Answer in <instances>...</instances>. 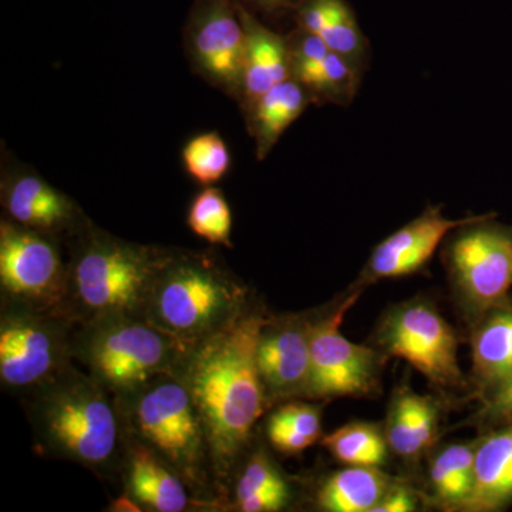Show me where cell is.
<instances>
[{
  "label": "cell",
  "instance_id": "6da1fadb",
  "mask_svg": "<svg viewBox=\"0 0 512 512\" xmlns=\"http://www.w3.org/2000/svg\"><path fill=\"white\" fill-rule=\"evenodd\" d=\"M268 313L254 303L224 332L198 343L180 372L200 414L218 480L232 473L268 406L256 348Z\"/></svg>",
  "mask_w": 512,
  "mask_h": 512
},
{
  "label": "cell",
  "instance_id": "7a4b0ae2",
  "mask_svg": "<svg viewBox=\"0 0 512 512\" xmlns=\"http://www.w3.org/2000/svg\"><path fill=\"white\" fill-rule=\"evenodd\" d=\"M37 451L101 473L123 458L116 399L74 366L25 394Z\"/></svg>",
  "mask_w": 512,
  "mask_h": 512
},
{
  "label": "cell",
  "instance_id": "3957f363",
  "mask_svg": "<svg viewBox=\"0 0 512 512\" xmlns=\"http://www.w3.org/2000/svg\"><path fill=\"white\" fill-rule=\"evenodd\" d=\"M254 303L248 286L211 252L165 249L143 318L195 346L234 325Z\"/></svg>",
  "mask_w": 512,
  "mask_h": 512
},
{
  "label": "cell",
  "instance_id": "277c9868",
  "mask_svg": "<svg viewBox=\"0 0 512 512\" xmlns=\"http://www.w3.org/2000/svg\"><path fill=\"white\" fill-rule=\"evenodd\" d=\"M165 249L84 228L67 262L64 316L79 325L106 316L143 318Z\"/></svg>",
  "mask_w": 512,
  "mask_h": 512
},
{
  "label": "cell",
  "instance_id": "5b68a950",
  "mask_svg": "<svg viewBox=\"0 0 512 512\" xmlns=\"http://www.w3.org/2000/svg\"><path fill=\"white\" fill-rule=\"evenodd\" d=\"M124 439L153 451L194 491L207 488L212 471L207 434L180 370L164 373L114 397Z\"/></svg>",
  "mask_w": 512,
  "mask_h": 512
},
{
  "label": "cell",
  "instance_id": "8992f818",
  "mask_svg": "<svg viewBox=\"0 0 512 512\" xmlns=\"http://www.w3.org/2000/svg\"><path fill=\"white\" fill-rule=\"evenodd\" d=\"M192 348L141 316H106L74 328V360L113 397L180 370Z\"/></svg>",
  "mask_w": 512,
  "mask_h": 512
},
{
  "label": "cell",
  "instance_id": "52a82bcc",
  "mask_svg": "<svg viewBox=\"0 0 512 512\" xmlns=\"http://www.w3.org/2000/svg\"><path fill=\"white\" fill-rule=\"evenodd\" d=\"M444 266L461 315L478 320L512 302V227L494 214L476 215L443 244Z\"/></svg>",
  "mask_w": 512,
  "mask_h": 512
},
{
  "label": "cell",
  "instance_id": "ba28073f",
  "mask_svg": "<svg viewBox=\"0 0 512 512\" xmlns=\"http://www.w3.org/2000/svg\"><path fill=\"white\" fill-rule=\"evenodd\" d=\"M76 323L60 313L2 306L0 383L28 394L73 366Z\"/></svg>",
  "mask_w": 512,
  "mask_h": 512
},
{
  "label": "cell",
  "instance_id": "9c48e42d",
  "mask_svg": "<svg viewBox=\"0 0 512 512\" xmlns=\"http://www.w3.org/2000/svg\"><path fill=\"white\" fill-rule=\"evenodd\" d=\"M375 348L386 357L406 360L441 389L463 387L456 332L429 299L397 303L377 323Z\"/></svg>",
  "mask_w": 512,
  "mask_h": 512
},
{
  "label": "cell",
  "instance_id": "30bf717a",
  "mask_svg": "<svg viewBox=\"0 0 512 512\" xmlns=\"http://www.w3.org/2000/svg\"><path fill=\"white\" fill-rule=\"evenodd\" d=\"M0 292L2 306L64 316L67 264L52 235L2 221Z\"/></svg>",
  "mask_w": 512,
  "mask_h": 512
},
{
  "label": "cell",
  "instance_id": "8fae6325",
  "mask_svg": "<svg viewBox=\"0 0 512 512\" xmlns=\"http://www.w3.org/2000/svg\"><path fill=\"white\" fill-rule=\"evenodd\" d=\"M355 288L338 303L318 313L312 328L311 383L308 399L370 397L380 389L383 360L376 348L356 345L340 332L343 318L359 299Z\"/></svg>",
  "mask_w": 512,
  "mask_h": 512
},
{
  "label": "cell",
  "instance_id": "7c38bea8",
  "mask_svg": "<svg viewBox=\"0 0 512 512\" xmlns=\"http://www.w3.org/2000/svg\"><path fill=\"white\" fill-rule=\"evenodd\" d=\"M185 43L192 64L204 79L241 97L247 36L235 0H195Z\"/></svg>",
  "mask_w": 512,
  "mask_h": 512
},
{
  "label": "cell",
  "instance_id": "4fadbf2b",
  "mask_svg": "<svg viewBox=\"0 0 512 512\" xmlns=\"http://www.w3.org/2000/svg\"><path fill=\"white\" fill-rule=\"evenodd\" d=\"M316 315L289 313L266 319L256 348V363L269 404L308 399Z\"/></svg>",
  "mask_w": 512,
  "mask_h": 512
},
{
  "label": "cell",
  "instance_id": "5bb4252c",
  "mask_svg": "<svg viewBox=\"0 0 512 512\" xmlns=\"http://www.w3.org/2000/svg\"><path fill=\"white\" fill-rule=\"evenodd\" d=\"M473 218L451 220L444 217L440 205L427 207L419 217L407 222L373 248L353 288L363 291L366 286L383 279L416 274L429 264L437 249L454 229L467 224Z\"/></svg>",
  "mask_w": 512,
  "mask_h": 512
},
{
  "label": "cell",
  "instance_id": "9a60e30c",
  "mask_svg": "<svg viewBox=\"0 0 512 512\" xmlns=\"http://www.w3.org/2000/svg\"><path fill=\"white\" fill-rule=\"evenodd\" d=\"M2 204L9 220L22 227L56 234L79 221L76 204L40 175H12L2 188Z\"/></svg>",
  "mask_w": 512,
  "mask_h": 512
},
{
  "label": "cell",
  "instance_id": "2e32d148",
  "mask_svg": "<svg viewBox=\"0 0 512 512\" xmlns=\"http://www.w3.org/2000/svg\"><path fill=\"white\" fill-rule=\"evenodd\" d=\"M126 493L141 507L156 512H183L190 507L187 483L153 451L124 439Z\"/></svg>",
  "mask_w": 512,
  "mask_h": 512
},
{
  "label": "cell",
  "instance_id": "e0dca14e",
  "mask_svg": "<svg viewBox=\"0 0 512 512\" xmlns=\"http://www.w3.org/2000/svg\"><path fill=\"white\" fill-rule=\"evenodd\" d=\"M235 3L247 36L241 99L248 111L276 84L291 79V57L288 37L266 28L254 13Z\"/></svg>",
  "mask_w": 512,
  "mask_h": 512
},
{
  "label": "cell",
  "instance_id": "ac0fdd59",
  "mask_svg": "<svg viewBox=\"0 0 512 512\" xmlns=\"http://www.w3.org/2000/svg\"><path fill=\"white\" fill-rule=\"evenodd\" d=\"M512 504V421L484 430L474 451V488L467 512H494Z\"/></svg>",
  "mask_w": 512,
  "mask_h": 512
},
{
  "label": "cell",
  "instance_id": "d6986e66",
  "mask_svg": "<svg viewBox=\"0 0 512 512\" xmlns=\"http://www.w3.org/2000/svg\"><path fill=\"white\" fill-rule=\"evenodd\" d=\"M439 403L421 396L407 384L397 387L390 399L384 434L390 450L414 461L433 447L439 437Z\"/></svg>",
  "mask_w": 512,
  "mask_h": 512
},
{
  "label": "cell",
  "instance_id": "ffe728a7",
  "mask_svg": "<svg viewBox=\"0 0 512 512\" xmlns=\"http://www.w3.org/2000/svg\"><path fill=\"white\" fill-rule=\"evenodd\" d=\"M295 18L299 29L318 35L330 52L345 57L363 72L369 52L366 37L346 0H303Z\"/></svg>",
  "mask_w": 512,
  "mask_h": 512
},
{
  "label": "cell",
  "instance_id": "44dd1931",
  "mask_svg": "<svg viewBox=\"0 0 512 512\" xmlns=\"http://www.w3.org/2000/svg\"><path fill=\"white\" fill-rule=\"evenodd\" d=\"M471 362L477 397L512 375V302L471 326Z\"/></svg>",
  "mask_w": 512,
  "mask_h": 512
},
{
  "label": "cell",
  "instance_id": "7402d4cb",
  "mask_svg": "<svg viewBox=\"0 0 512 512\" xmlns=\"http://www.w3.org/2000/svg\"><path fill=\"white\" fill-rule=\"evenodd\" d=\"M312 100L308 89L291 77L272 87L248 110L249 130L259 160L271 153L286 128L299 119Z\"/></svg>",
  "mask_w": 512,
  "mask_h": 512
},
{
  "label": "cell",
  "instance_id": "603a6c76",
  "mask_svg": "<svg viewBox=\"0 0 512 512\" xmlns=\"http://www.w3.org/2000/svg\"><path fill=\"white\" fill-rule=\"evenodd\" d=\"M476 441L441 447L429 464L430 497L441 510L466 511L474 488Z\"/></svg>",
  "mask_w": 512,
  "mask_h": 512
},
{
  "label": "cell",
  "instance_id": "cb8c5ba5",
  "mask_svg": "<svg viewBox=\"0 0 512 512\" xmlns=\"http://www.w3.org/2000/svg\"><path fill=\"white\" fill-rule=\"evenodd\" d=\"M393 481L379 467L348 466L323 481L316 501L328 512H372Z\"/></svg>",
  "mask_w": 512,
  "mask_h": 512
},
{
  "label": "cell",
  "instance_id": "d4e9b609",
  "mask_svg": "<svg viewBox=\"0 0 512 512\" xmlns=\"http://www.w3.org/2000/svg\"><path fill=\"white\" fill-rule=\"evenodd\" d=\"M322 444L346 466H383L390 450L384 430L366 421H355L340 427L323 437Z\"/></svg>",
  "mask_w": 512,
  "mask_h": 512
},
{
  "label": "cell",
  "instance_id": "484cf974",
  "mask_svg": "<svg viewBox=\"0 0 512 512\" xmlns=\"http://www.w3.org/2000/svg\"><path fill=\"white\" fill-rule=\"evenodd\" d=\"M312 94V99L348 106L359 90L362 73L345 57L330 52L322 62L293 76Z\"/></svg>",
  "mask_w": 512,
  "mask_h": 512
},
{
  "label": "cell",
  "instance_id": "4316f807",
  "mask_svg": "<svg viewBox=\"0 0 512 512\" xmlns=\"http://www.w3.org/2000/svg\"><path fill=\"white\" fill-rule=\"evenodd\" d=\"M187 224L197 237L210 244L232 247L231 207L218 188L205 187L195 195L188 210Z\"/></svg>",
  "mask_w": 512,
  "mask_h": 512
},
{
  "label": "cell",
  "instance_id": "83f0119b",
  "mask_svg": "<svg viewBox=\"0 0 512 512\" xmlns=\"http://www.w3.org/2000/svg\"><path fill=\"white\" fill-rule=\"evenodd\" d=\"M183 163L191 178L211 187L227 175L232 158L224 138L210 131L188 141L183 150Z\"/></svg>",
  "mask_w": 512,
  "mask_h": 512
},
{
  "label": "cell",
  "instance_id": "f1b7e54d",
  "mask_svg": "<svg viewBox=\"0 0 512 512\" xmlns=\"http://www.w3.org/2000/svg\"><path fill=\"white\" fill-rule=\"evenodd\" d=\"M276 488H289L288 481L282 476L274 461L266 456L264 451H258L252 454L247 464L242 467L235 487V501Z\"/></svg>",
  "mask_w": 512,
  "mask_h": 512
},
{
  "label": "cell",
  "instance_id": "f546056e",
  "mask_svg": "<svg viewBox=\"0 0 512 512\" xmlns=\"http://www.w3.org/2000/svg\"><path fill=\"white\" fill-rule=\"evenodd\" d=\"M480 407L471 417V423L483 430L493 429L512 421V375L481 394Z\"/></svg>",
  "mask_w": 512,
  "mask_h": 512
},
{
  "label": "cell",
  "instance_id": "4dcf8cb0",
  "mask_svg": "<svg viewBox=\"0 0 512 512\" xmlns=\"http://www.w3.org/2000/svg\"><path fill=\"white\" fill-rule=\"evenodd\" d=\"M268 420L296 431L316 443L322 437V413L319 407L303 402H288L279 406Z\"/></svg>",
  "mask_w": 512,
  "mask_h": 512
},
{
  "label": "cell",
  "instance_id": "1f68e13d",
  "mask_svg": "<svg viewBox=\"0 0 512 512\" xmlns=\"http://www.w3.org/2000/svg\"><path fill=\"white\" fill-rule=\"evenodd\" d=\"M291 497V487L276 488V490L249 495L247 498L235 501V505L242 512H276L284 510L291 501Z\"/></svg>",
  "mask_w": 512,
  "mask_h": 512
},
{
  "label": "cell",
  "instance_id": "d6a6232c",
  "mask_svg": "<svg viewBox=\"0 0 512 512\" xmlns=\"http://www.w3.org/2000/svg\"><path fill=\"white\" fill-rule=\"evenodd\" d=\"M420 495L410 485L394 480L372 512H412L419 510Z\"/></svg>",
  "mask_w": 512,
  "mask_h": 512
},
{
  "label": "cell",
  "instance_id": "836d02e7",
  "mask_svg": "<svg viewBox=\"0 0 512 512\" xmlns=\"http://www.w3.org/2000/svg\"><path fill=\"white\" fill-rule=\"evenodd\" d=\"M266 436H268L272 447L281 451V453L289 454V456L302 453L303 450L315 444L308 437L302 436V434L289 430L288 427L281 426V424L274 423L271 420H268V423H266Z\"/></svg>",
  "mask_w": 512,
  "mask_h": 512
},
{
  "label": "cell",
  "instance_id": "e575fe53",
  "mask_svg": "<svg viewBox=\"0 0 512 512\" xmlns=\"http://www.w3.org/2000/svg\"><path fill=\"white\" fill-rule=\"evenodd\" d=\"M249 12L264 16H279L286 12H295L303 0H237Z\"/></svg>",
  "mask_w": 512,
  "mask_h": 512
},
{
  "label": "cell",
  "instance_id": "d590c367",
  "mask_svg": "<svg viewBox=\"0 0 512 512\" xmlns=\"http://www.w3.org/2000/svg\"><path fill=\"white\" fill-rule=\"evenodd\" d=\"M109 510L114 512H141L144 508L131 495L124 493L111 503Z\"/></svg>",
  "mask_w": 512,
  "mask_h": 512
}]
</instances>
